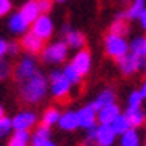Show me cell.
I'll list each match as a JSON object with an SVG mask.
<instances>
[{"label": "cell", "instance_id": "obj_1", "mask_svg": "<svg viewBox=\"0 0 146 146\" xmlns=\"http://www.w3.org/2000/svg\"><path fill=\"white\" fill-rule=\"evenodd\" d=\"M48 79L42 72H35L27 80L19 84V95L27 103H39L47 96Z\"/></svg>", "mask_w": 146, "mask_h": 146}, {"label": "cell", "instance_id": "obj_2", "mask_svg": "<svg viewBox=\"0 0 146 146\" xmlns=\"http://www.w3.org/2000/svg\"><path fill=\"white\" fill-rule=\"evenodd\" d=\"M104 50H106L108 56H111L114 60H120L122 56H125L130 52V43L125 40L124 35L109 32L104 37Z\"/></svg>", "mask_w": 146, "mask_h": 146}, {"label": "cell", "instance_id": "obj_3", "mask_svg": "<svg viewBox=\"0 0 146 146\" xmlns=\"http://www.w3.org/2000/svg\"><path fill=\"white\" fill-rule=\"evenodd\" d=\"M48 82H50V93H52L53 98L56 100H66L71 93V84L69 80L63 76V71H52L48 74Z\"/></svg>", "mask_w": 146, "mask_h": 146}, {"label": "cell", "instance_id": "obj_4", "mask_svg": "<svg viewBox=\"0 0 146 146\" xmlns=\"http://www.w3.org/2000/svg\"><path fill=\"white\" fill-rule=\"evenodd\" d=\"M68 53H69V47L66 45V42L58 40V42H53L47 47H43L42 60L48 64H61L68 58Z\"/></svg>", "mask_w": 146, "mask_h": 146}, {"label": "cell", "instance_id": "obj_5", "mask_svg": "<svg viewBox=\"0 0 146 146\" xmlns=\"http://www.w3.org/2000/svg\"><path fill=\"white\" fill-rule=\"evenodd\" d=\"M35 72H39V69H37V61H35V58L27 55V56H23L21 60L18 61V66H16V69H15V77H16V80L21 84V82L31 79Z\"/></svg>", "mask_w": 146, "mask_h": 146}, {"label": "cell", "instance_id": "obj_6", "mask_svg": "<svg viewBox=\"0 0 146 146\" xmlns=\"http://www.w3.org/2000/svg\"><path fill=\"white\" fill-rule=\"evenodd\" d=\"M31 32L35 34L42 40H48L53 35V32H55L53 19L48 16V15H40V16L31 24Z\"/></svg>", "mask_w": 146, "mask_h": 146}, {"label": "cell", "instance_id": "obj_7", "mask_svg": "<svg viewBox=\"0 0 146 146\" xmlns=\"http://www.w3.org/2000/svg\"><path fill=\"white\" fill-rule=\"evenodd\" d=\"M11 122H13V130L29 132L37 124V114L34 111H21L15 117H11Z\"/></svg>", "mask_w": 146, "mask_h": 146}, {"label": "cell", "instance_id": "obj_8", "mask_svg": "<svg viewBox=\"0 0 146 146\" xmlns=\"http://www.w3.org/2000/svg\"><path fill=\"white\" fill-rule=\"evenodd\" d=\"M117 63H119L120 72L124 74V76H132V74H135L137 71H140L143 68L145 60H141V58H138V56H135L133 53L129 52L125 56H122L120 60H117Z\"/></svg>", "mask_w": 146, "mask_h": 146}, {"label": "cell", "instance_id": "obj_9", "mask_svg": "<svg viewBox=\"0 0 146 146\" xmlns=\"http://www.w3.org/2000/svg\"><path fill=\"white\" fill-rule=\"evenodd\" d=\"M77 117H79V127L87 130L90 127H93V125H96V122H98V111L92 106V103L85 104V106H82L77 111Z\"/></svg>", "mask_w": 146, "mask_h": 146}, {"label": "cell", "instance_id": "obj_10", "mask_svg": "<svg viewBox=\"0 0 146 146\" xmlns=\"http://www.w3.org/2000/svg\"><path fill=\"white\" fill-rule=\"evenodd\" d=\"M116 140H117V135L111 129V125L98 124V127H96V137H95V145L96 146H114Z\"/></svg>", "mask_w": 146, "mask_h": 146}, {"label": "cell", "instance_id": "obj_11", "mask_svg": "<svg viewBox=\"0 0 146 146\" xmlns=\"http://www.w3.org/2000/svg\"><path fill=\"white\" fill-rule=\"evenodd\" d=\"M71 64L77 69V72L80 74L82 77L87 76L88 71H90V68H92V55H90V52H88V50H79V52L74 55Z\"/></svg>", "mask_w": 146, "mask_h": 146}, {"label": "cell", "instance_id": "obj_12", "mask_svg": "<svg viewBox=\"0 0 146 146\" xmlns=\"http://www.w3.org/2000/svg\"><path fill=\"white\" fill-rule=\"evenodd\" d=\"M21 47L26 50L27 53H32V55H37V53H42L43 50V40L39 39L35 34L32 32H26L23 35V42H21Z\"/></svg>", "mask_w": 146, "mask_h": 146}, {"label": "cell", "instance_id": "obj_13", "mask_svg": "<svg viewBox=\"0 0 146 146\" xmlns=\"http://www.w3.org/2000/svg\"><path fill=\"white\" fill-rule=\"evenodd\" d=\"M58 125H60L61 130L64 132H74V130L79 129V117H77V111H64L61 112V117L58 120Z\"/></svg>", "mask_w": 146, "mask_h": 146}, {"label": "cell", "instance_id": "obj_14", "mask_svg": "<svg viewBox=\"0 0 146 146\" xmlns=\"http://www.w3.org/2000/svg\"><path fill=\"white\" fill-rule=\"evenodd\" d=\"M120 114V109L116 103L114 104H108V106L101 108L98 111V124L103 125H111L112 120L116 119L117 116Z\"/></svg>", "mask_w": 146, "mask_h": 146}, {"label": "cell", "instance_id": "obj_15", "mask_svg": "<svg viewBox=\"0 0 146 146\" xmlns=\"http://www.w3.org/2000/svg\"><path fill=\"white\" fill-rule=\"evenodd\" d=\"M125 117L129 119L132 129H140L146 122V114L143 108H127L125 109Z\"/></svg>", "mask_w": 146, "mask_h": 146}, {"label": "cell", "instance_id": "obj_16", "mask_svg": "<svg viewBox=\"0 0 146 146\" xmlns=\"http://www.w3.org/2000/svg\"><path fill=\"white\" fill-rule=\"evenodd\" d=\"M19 13H21V16L24 18L29 24H32V23L40 16V10H39V3H37V0H27L26 3L21 7Z\"/></svg>", "mask_w": 146, "mask_h": 146}, {"label": "cell", "instance_id": "obj_17", "mask_svg": "<svg viewBox=\"0 0 146 146\" xmlns=\"http://www.w3.org/2000/svg\"><path fill=\"white\" fill-rule=\"evenodd\" d=\"M114 103H116V93H114V90L104 88V90H101L98 95H96V98L93 100L92 106H93L96 111H100L101 108L108 106V104H114Z\"/></svg>", "mask_w": 146, "mask_h": 146}, {"label": "cell", "instance_id": "obj_18", "mask_svg": "<svg viewBox=\"0 0 146 146\" xmlns=\"http://www.w3.org/2000/svg\"><path fill=\"white\" fill-rule=\"evenodd\" d=\"M29 26L31 24L21 16L19 11H18V13H13L11 16H10V19H8V27H10V31H11L13 34H18V35L23 34L24 35Z\"/></svg>", "mask_w": 146, "mask_h": 146}, {"label": "cell", "instance_id": "obj_19", "mask_svg": "<svg viewBox=\"0 0 146 146\" xmlns=\"http://www.w3.org/2000/svg\"><path fill=\"white\" fill-rule=\"evenodd\" d=\"M64 42L69 48H74V50H82V47L85 45V35L79 32V31H69L64 34Z\"/></svg>", "mask_w": 146, "mask_h": 146}, {"label": "cell", "instance_id": "obj_20", "mask_svg": "<svg viewBox=\"0 0 146 146\" xmlns=\"http://www.w3.org/2000/svg\"><path fill=\"white\" fill-rule=\"evenodd\" d=\"M7 146H31V133L24 130H15L10 135Z\"/></svg>", "mask_w": 146, "mask_h": 146}, {"label": "cell", "instance_id": "obj_21", "mask_svg": "<svg viewBox=\"0 0 146 146\" xmlns=\"http://www.w3.org/2000/svg\"><path fill=\"white\" fill-rule=\"evenodd\" d=\"M146 8V0H132L130 7L125 11V18L127 19H138L140 15L145 11Z\"/></svg>", "mask_w": 146, "mask_h": 146}, {"label": "cell", "instance_id": "obj_22", "mask_svg": "<svg viewBox=\"0 0 146 146\" xmlns=\"http://www.w3.org/2000/svg\"><path fill=\"white\" fill-rule=\"evenodd\" d=\"M141 145V138L137 129H130L125 133L120 135V146H140Z\"/></svg>", "mask_w": 146, "mask_h": 146}, {"label": "cell", "instance_id": "obj_23", "mask_svg": "<svg viewBox=\"0 0 146 146\" xmlns=\"http://www.w3.org/2000/svg\"><path fill=\"white\" fill-rule=\"evenodd\" d=\"M60 117H61V112L58 108H48L42 114V125H45V127H53V125L58 124Z\"/></svg>", "mask_w": 146, "mask_h": 146}, {"label": "cell", "instance_id": "obj_24", "mask_svg": "<svg viewBox=\"0 0 146 146\" xmlns=\"http://www.w3.org/2000/svg\"><path fill=\"white\" fill-rule=\"evenodd\" d=\"M130 53L145 60L146 58V37H135L130 43Z\"/></svg>", "mask_w": 146, "mask_h": 146}, {"label": "cell", "instance_id": "obj_25", "mask_svg": "<svg viewBox=\"0 0 146 146\" xmlns=\"http://www.w3.org/2000/svg\"><path fill=\"white\" fill-rule=\"evenodd\" d=\"M111 129L116 132V135H122V133H125L127 130H130L132 127H130V122H129V119L125 117V114H122L120 112L119 116L116 117V119L112 120V124H111Z\"/></svg>", "mask_w": 146, "mask_h": 146}, {"label": "cell", "instance_id": "obj_26", "mask_svg": "<svg viewBox=\"0 0 146 146\" xmlns=\"http://www.w3.org/2000/svg\"><path fill=\"white\" fill-rule=\"evenodd\" d=\"M63 76H64V77L69 80V84H71V85H79V84H80V80H82V76L77 72V69L74 68L71 63L64 66V69H63Z\"/></svg>", "mask_w": 146, "mask_h": 146}, {"label": "cell", "instance_id": "obj_27", "mask_svg": "<svg viewBox=\"0 0 146 146\" xmlns=\"http://www.w3.org/2000/svg\"><path fill=\"white\" fill-rule=\"evenodd\" d=\"M13 122L11 119L7 116H3L0 119V140H3V138H8L11 133H13Z\"/></svg>", "mask_w": 146, "mask_h": 146}, {"label": "cell", "instance_id": "obj_28", "mask_svg": "<svg viewBox=\"0 0 146 146\" xmlns=\"http://www.w3.org/2000/svg\"><path fill=\"white\" fill-rule=\"evenodd\" d=\"M111 32L112 34H117V35H127L129 34V26H127V23H125V19H114L111 24Z\"/></svg>", "mask_w": 146, "mask_h": 146}, {"label": "cell", "instance_id": "obj_29", "mask_svg": "<svg viewBox=\"0 0 146 146\" xmlns=\"http://www.w3.org/2000/svg\"><path fill=\"white\" fill-rule=\"evenodd\" d=\"M45 138H50V127H45V125H39L37 129L34 130V133L31 135V141H37V140H45Z\"/></svg>", "mask_w": 146, "mask_h": 146}, {"label": "cell", "instance_id": "obj_30", "mask_svg": "<svg viewBox=\"0 0 146 146\" xmlns=\"http://www.w3.org/2000/svg\"><path fill=\"white\" fill-rule=\"evenodd\" d=\"M143 100H145V98L141 96L140 90H133L132 93L129 95V98H127V103H129V106H127V108H141Z\"/></svg>", "mask_w": 146, "mask_h": 146}, {"label": "cell", "instance_id": "obj_31", "mask_svg": "<svg viewBox=\"0 0 146 146\" xmlns=\"http://www.w3.org/2000/svg\"><path fill=\"white\" fill-rule=\"evenodd\" d=\"M10 72H11L10 63H7L5 60H0V80H5L10 76Z\"/></svg>", "mask_w": 146, "mask_h": 146}, {"label": "cell", "instance_id": "obj_32", "mask_svg": "<svg viewBox=\"0 0 146 146\" xmlns=\"http://www.w3.org/2000/svg\"><path fill=\"white\" fill-rule=\"evenodd\" d=\"M39 3V10H40V15H48L50 10H52V2L50 0H37Z\"/></svg>", "mask_w": 146, "mask_h": 146}, {"label": "cell", "instance_id": "obj_33", "mask_svg": "<svg viewBox=\"0 0 146 146\" xmlns=\"http://www.w3.org/2000/svg\"><path fill=\"white\" fill-rule=\"evenodd\" d=\"M11 11V0H0V18Z\"/></svg>", "mask_w": 146, "mask_h": 146}, {"label": "cell", "instance_id": "obj_34", "mask_svg": "<svg viewBox=\"0 0 146 146\" xmlns=\"http://www.w3.org/2000/svg\"><path fill=\"white\" fill-rule=\"evenodd\" d=\"M31 146H56V143L52 138H45V140H37V141H31Z\"/></svg>", "mask_w": 146, "mask_h": 146}, {"label": "cell", "instance_id": "obj_35", "mask_svg": "<svg viewBox=\"0 0 146 146\" xmlns=\"http://www.w3.org/2000/svg\"><path fill=\"white\" fill-rule=\"evenodd\" d=\"M19 50H21V43H16V42H10L8 43V55L15 56L19 53Z\"/></svg>", "mask_w": 146, "mask_h": 146}, {"label": "cell", "instance_id": "obj_36", "mask_svg": "<svg viewBox=\"0 0 146 146\" xmlns=\"http://www.w3.org/2000/svg\"><path fill=\"white\" fill-rule=\"evenodd\" d=\"M5 55H8V42L5 39H0V60H3Z\"/></svg>", "mask_w": 146, "mask_h": 146}, {"label": "cell", "instance_id": "obj_37", "mask_svg": "<svg viewBox=\"0 0 146 146\" xmlns=\"http://www.w3.org/2000/svg\"><path fill=\"white\" fill-rule=\"evenodd\" d=\"M138 21H140V26H141V29H143V31H146V8H145V11H143V13L140 15Z\"/></svg>", "mask_w": 146, "mask_h": 146}, {"label": "cell", "instance_id": "obj_38", "mask_svg": "<svg viewBox=\"0 0 146 146\" xmlns=\"http://www.w3.org/2000/svg\"><path fill=\"white\" fill-rule=\"evenodd\" d=\"M140 93H141V96L146 100V80L143 82V84H141V87H140Z\"/></svg>", "mask_w": 146, "mask_h": 146}, {"label": "cell", "instance_id": "obj_39", "mask_svg": "<svg viewBox=\"0 0 146 146\" xmlns=\"http://www.w3.org/2000/svg\"><path fill=\"white\" fill-rule=\"evenodd\" d=\"M3 116H5V109H3V106L0 104V119H2Z\"/></svg>", "mask_w": 146, "mask_h": 146}, {"label": "cell", "instance_id": "obj_40", "mask_svg": "<svg viewBox=\"0 0 146 146\" xmlns=\"http://www.w3.org/2000/svg\"><path fill=\"white\" fill-rule=\"evenodd\" d=\"M143 69H145V72H146V58H145V63H143Z\"/></svg>", "mask_w": 146, "mask_h": 146}, {"label": "cell", "instance_id": "obj_41", "mask_svg": "<svg viewBox=\"0 0 146 146\" xmlns=\"http://www.w3.org/2000/svg\"><path fill=\"white\" fill-rule=\"evenodd\" d=\"M55 2H58V3H63V2H66V0H55Z\"/></svg>", "mask_w": 146, "mask_h": 146}, {"label": "cell", "instance_id": "obj_42", "mask_svg": "<svg viewBox=\"0 0 146 146\" xmlns=\"http://www.w3.org/2000/svg\"><path fill=\"white\" fill-rule=\"evenodd\" d=\"M145 114H146V108H145Z\"/></svg>", "mask_w": 146, "mask_h": 146}, {"label": "cell", "instance_id": "obj_43", "mask_svg": "<svg viewBox=\"0 0 146 146\" xmlns=\"http://www.w3.org/2000/svg\"><path fill=\"white\" fill-rule=\"evenodd\" d=\"M145 146H146V143H145Z\"/></svg>", "mask_w": 146, "mask_h": 146}]
</instances>
